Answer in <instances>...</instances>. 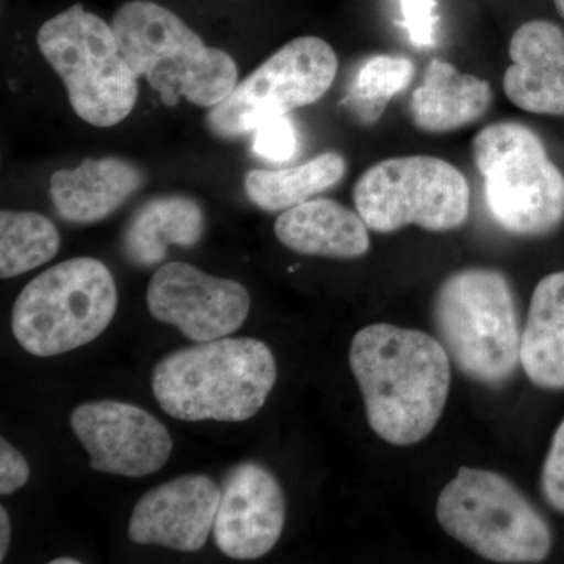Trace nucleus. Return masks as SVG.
<instances>
[{"mask_svg":"<svg viewBox=\"0 0 564 564\" xmlns=\"http://www.w3.org/2000/svg\"><path fill=\"white\" fill-rule=\"evenodd\" d=\"M350 367L381 440L413 445L433 432L451 391V358L432 336L388 323L366 326L352 337Z\"/></svg>","mask_w":564,"mask_h":564,"instance_id":"obj_1","label":"nucleus"},{"mask_svg":"<svg viewBox=\"0 0 564 564\" xmlns=\"http://www.w3.org/2000/svg\"><path fill=\"white\" fill-rule=\"evenodd\" d=\"M276 378L269 345L221 337L165 356L152 372V392L177 421L243 422L261 411Z\"/></svg>","mask_w":564,"mask_h":564,"instance_id":"obj_2","label":"nucleus"},{"mask_svg":"<svg viewBox=\"0 0 564 564\" xmlns=\"http://www.w3.org/2000/svg\"><path fill=\"white\" fill-rule=\"evenodd\" d=\"M110 25L126 62L166 107L184 98L212 109L237 87L239 69L231 55L206 46L198 33L159 3L131 0L118 9Z\"/></svg>","mask_w":564,"mask_h":564,"instance_id":"obj_3","label":"nucleus"},{"mask_svg":"<svg viewBox=\"0 0 564 564\" xmlns=\"http://www.w3.org/2000/svg\"><path fill=\"white\" fill-rule=\"evenodd\" d=\"M434 325L455 366L470 380L500 386L521 362L513 289L502 273L466 269L448 276L434 299Z\"/></svg>","mask_w":564,"mask_h":564,"instance_id":"obj_4","label":"nucleus"},{"mask_svg":"<svg viewBox=\"0 0 564 564\" xmlns=\"http://www.w3.org/2000/svg\"><path fill=\"white\" fill-rule=\"evenodd\" d=\"M117 284L95 258L57 263L29 282L11 313L14 339L39 358L63 355L98 339L113 321Z\"/></svg>","mask_w":564,"mask_h":564,"instance_id":"obj_5","label":"nucleus"},{"mask_svg":"<svg viewBox=\"0 0 564 564\" xmlns=\"http://www.w3.org/2000/svg\"><path fill=\"white\" fill-rule=\"evenodd\" d=\"M41 55L65 84L77 117L96 128L120 124L139 99V79L113 28L74 3L41 25Z\"/></svg>","mask_w":564,"mask_h":564,"instance_id":"obj_6","label":"nucleus"},{"mask_svg":"<svg viewBox=\"0 0 564 564\" xmlns=\"http://www.w3.org/2000/svg\"><path fill=\"white\" fill-rule=\"evenodd\" d=\"M473 159L494 221L514 236L536 237L564 220V176L540 137L519 122L486 126L473 141Z\"/></svg>","mask_w":564,"mask_h":564,"instance_id":"obj_7","label":"nucleus"},{"mask_svg":"<svg viewBox=\"0 0 564 564\" xmlns=\"http://www.w3.org/2000/svg\"><path fill=\"white\" fill-rule=\"evenodd\" d=\"M444 532L497 563H540L551 552L544 516L503 475L462 467L436 505Z\"/></svg>","mask_w":564,"mask_h":564,"instance_id":"obj_8","label":"nucleus"},{"mask_svg":"<svg viewBox=\"0 0 564 564\" xmlns=\"http://www.w3.org/2000/svg\"><path fill=\"white\" fill-rule=\"evenodd\" d=\"M352 196L369 229L381 234L410 225L452 231L467 220L470 210L464 174L432 155L393 158L370 166L356 182Z\"/></svg>","mask_w":564,"mask_h":564,"instance_id":"obj_9","label":"nucleus"},{"mask_svg":"<svg viewBox=\"0 0 564 564\" xmlns=\"http://www.w3.org/2000/svg\"><path fill=\"white\" fill-rule=\"evenodd\" d=\"M337 68L336 52L325 40L289 41L237 84L225 101L212 107L207 128L221 139L252 133L270 118L317 102L332 88Z\"/></svg>","mask_w":564,"mask_h":564,"instance_id":"obj_10","label":"nucleus"},{"mask_svg":"<svg viewBox=\"0 0 564 564\" xmlns=\"http://www.w3.org/2000/svg\"><path fill=\"white\" fill-rule=\"evenodd\" d=\"M147 303L155 321L176 326L193 343H209L243 325L251 296L240 282L170 262L152 274Z\"/></svg>","mask_w":564,"mask_h":564,"instance_id":"obj_11","label":"nucleus"},{"mask_svg":"<svg viewBox=\"0 0 564 564\" xmlns=\"http://www.w3.org/2000/svg\"><path fill=\"white\" fill-rule=\"evenodd\" d=\"M70 429L98 473L147 477L165 466L173 440L161 421L135 404L99 400L70 414Z\"/></svg>","mask_w":564,"mask_h":564,"instance_id":"obj_12","label":"nucleus"},{"mask_svg":"<svg viewBox=\"0 0 564 564\" xmlns=\"http://www.w3.org/2000/svg\"><path fill=\"white\" fill-rule=\"evenodd\" d=\"M285 524V499L280 481L259 463L245 462L229 470L215 516V544L234 560L269 554Z\"/></svg>","mask_w":564,"mask_h":564,"instance_id":"obj_13","label":"nucleus"},{"mask_svg":"<svg viewBox=\"0 0 564 564\" xmlns=\"http://www.w3.org/2000/svg\"><path fill=\"white\" fill-rule=\"evenodd\" d=\"M221 488L207 475L188 474L140 497L129 521V540L177 552L204 547L214 530Z\"/></svg>","mask_w":564,"mask_h":564,"instance_id":"obj_14","label":"nucleus"},{"mask_svg":"<svg viewBox=\"0 0 564 564\" xmlns=\"http://www.w3.org/2000/svg\"><path fill=\"white\" fill-rule=\"evenodd\" d=\"M503 91L519 109L564 115V32L554 22L529 21L510 41Z\"/></svg>","mask_w":564,"mask_h":564,"instance_id":"obj_15","label":"nucleus"},{"mask_svg":"<svg viewBox=\"0 0 564 564\" xmlns=\"http://www.w3.org/2000/svg\"><path fill=\"white\" fill-rule=\"evenodd\" d=\"M141 184L143 173L124 159H85L52 174L51 198L63 220L90 225L120 209Z\"/></svg>","mask_w":564,"mask_h":564,"instance_id":"obj_16","label":"nucleus"},{"mask_svg":"<svg viewBox=\"0 0 564 564\" xmlns=\"http://www.w3.org/2000/svg\"><path fill=\"white\" fill-rule=\"evenodd\" d=\"M274 234L285 248L304 256L356 259L370 248L361 215L333 199H310L282 212Z\"/></svg>","mask_w":564,"mask_h":564,"instance_id":"obj_17","label":"nucleus"},{"mask_svg":"<svg viewBox=\"0 0 564 564\" xmlns=\"http://www.w3.org/2000/svg\"><path fill=\"white\" fill-rule=\"evenodd\" d=\"M491 102L488 80L434 58L426 66L423 84L411 96L410 110L421 131L445 133L481 120Z\"/></svg>","mask_w":564,"mask_h":564,"instance_id":"obj_18","label":"nucleus"},{"mask_svg":"<svg viewBox=\"0 0 564 564\" xmlns=\"http://www.w3.org/2000/svg\"><path fill=\"white\" fill-rule=\"evenodd\" d=\"M204 231L206 217L195 199L182 195L158 196L133 214L122 236V250L135 265H158L172 245L195 247L202 242Z\"/></svg>","mask_w":564,"mask_h":564,"instance_id":"obj_19","label":"nucleus"},{"mask_svg":"<svg viewBox=\"0 0 564 564\" xmlns=\"http://www.w3.org/2000/svg\"><path fill=\"white\" fill-rule=\"evenodd\" d=\"M521 364L541 389H564V272L540 281L521 334Z\"/></svg>","mask_w":564,"mask_h":564,"instance_id":"obj_20","label":"nucleus"},{"mask_svg":"<svg viewBox=\"0 0 564 564\" xmlns=\"http://www.w3.org/2000/svg\"><path fill=\"white\" fill-rule=\"evenodd\" d=\"M345 172L347 162L343 155L325 152L292 169L251 170L245 176V191L259 209L284 212L339 184Z\"/></svg>","mask_w":564,"mask_h":564,"instance_id":"obj_21","label":"nucleus"},{"mask_svg":"<svg viewBox=\"0 0 564 564\" xmlns=\"http://www.w3.org/2000/svg\"><path fill=\"white\" fill-rule=\"evenodd\" d=\"M61 250L54 223L36 212H0V278L20 276L44 265Z\"/></svg>","mask_w":564,"mask_h":564,"instance_id":"obj_22","label":"nucleus"},{"mask_svg":"<svg viewBox=\"0 0 564 564\" xmlns=\"http://www.w3.org/2000/svg\"><path fill=\"white\" fill-rule=\"evenodd\" d=\"M414 76V63L403 55H375L356 74L347 102L362 118H380L393 96L402 93Z\"/></svg>","mask_w":564,"mask_h":564,"instance_id":"obj_23","label":"nucleus"},{"mask_svg":"<svg viewBox=\"0 0 564 564\" xmlns=\"http://www.w3.org/2000/svg\"><path fill=\"white\" fill-rule=\"evenodd\" d=\"M252 151L265 161L284 163L291 161L299 151V135L291 118H270L258 126L252 132Z\"/></svg>","mask_w":564,"mask_h":564,"instance_id":"obj_24","label":"nucleus"},{"mask_svg":"<svg viewBox=\"0 0 564 564\" xmlns=\"http://www.w3.org/2000/svg\"><path fill=\"white\" fill-rule=\"evenodd\" d=\"M403 25L411 43L417 47H433L436 44V0H400Z\"/></svg>","mask_w":564,"mask_h":564,"instance_id":"obj_25","label":"nucleus"},{"mask_svg":"<svg viewBox=\"0 0 564 564\" xmlns=\"http://www.w3.org/2000/svg\"><path fill=\"white\" fill-rule=\"evenodd\" d=\"M545 502L564 513V419L552 440L541 475Z\"/></svg>","mask_w":564,"mask_h":564,"instance_id":"obj_26","label":"nucleus"},{"mask_svg":"<svg viewBox=\"0 0 564 564\" xmlns=\"http://www.w3.org/2000/svg\"><path fill=\"white\" fill-rule=\"evenodd\" d=\"M31 467L20 451L2 437L0 440V494L9 496L28 484Z\"/></svg>","mask_w":564,"mask_h":564,"instance_id":"obj_27","label":"nucleus"},{"mask_svg":"<svg viewBox=\"0 0 564 564\" xmlns=\"http://www.w3.org/2000/svg\"><path fill=\"white\" fill-rule=\"evenodd\" d=\"M10 518L6 508L0 507V563L6 562L7 552L10 545Z\"/></svg>","mask_w":564,"mask_h":564,"instance_id":"obj_28","label":"nucleus"},{"mask_svg":"<svg viewBox=\"0 0 564 564\" xmlns=\"http://www.w3.org/2000/svg\"><path fill=\"white\" fill-rule=\"evenodd\" d=\"M79 560L68 558V556H63V558L52 560L51 564H79Z\"/></svg>","mask_w":564,"mask_h":564,"instance_id":"obj_29","label":"nucleus"},{"mask_svg":"<svg viewBox=\"0 0 564 564\" xmlns=\"http://www.w3.org/2000/svg\"><path fill=\"white\" fill-rule=\"evenodd\" d=\"M554 2L556 11H558L560 17L564 20V0H554Z\"/></svg>","mask_w":564,"mask_h":564,"instance_id":"obj_30","label":"nucleus"}]
</instances>
